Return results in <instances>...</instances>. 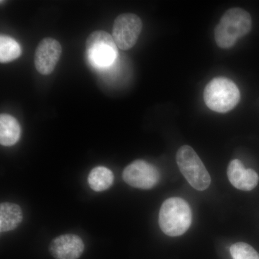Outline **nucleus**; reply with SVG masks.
I'll use <instances>...</instances> for the list:
<instances>
[{
	"instance_id": "nucleus-8",
	"label": "nucleus",
	"mask_w": 259,
	"mask_h": 259,
	"mask_svg": "<svg viewBox=\"0 0 259 259\" xmlns=\"http://www.w3.org/2000/svg\"><path fill=\"white\" fill-rule=\"evenodd\" d=\"M62 48L60 42L52 37H46L39 42L35 53V68L40 74L49 75L55 69L60 59Z\"/></svg>"
},
{
	"instance_id": "nucleus-2",
	"label": "nucleus",
	"mask_w": 259,
	"mask_h": 259,
	"mask_svg": "<svg viewBox=\"0 0 259 259\" xmlns=\"http://www.w3.org/2000/svg\"><path fill=\"white\" fill-rule=\"evenodd\" d=\"M192 219V210L185 199L171 197L162 204L158 223L164 234L176 237L182 236L187 231Z\"/></svg>"
},
{
	"instance_id": "nucleus-4",
	"label": "nucleus",
	"mask_w": 259,
	"mask_h": 259,
	"mask_svg": "<svg viewBox=\"0 0 259 259\" xmlns=\"http://www.w3.org/2000/svg\"><path fill=\"white\" fill-rule=\"evenodd\" d=\"M177 163L180 171L193 188L199 191L208 188L210 176L193 148L190 146H182L177 153Z\"/></svg>"
},
{
	"instance_id": "nucleus-7",
	"label": "nucleus",
	"mask_w": 259,
	"mask_h": 259,
	"mask_svg": "<svg viewBox=\"0 0 259 259\" xmlns=\"http://www.w3.org/2000/svg\"><path fill=\"white\" fill-rule=\"evenodd\" d=\"M122 178L131 187L149 190L159 182L160 173L151 163L144 160H136L124 169Z\"/></svg>"
},
{
	"instance_id": "nucleus-5",
	"label": "nucleus",
	"mask_w": 259,
	"mask_h": 259,
	"mask_svg": "<svg viewBox=\"0 0 259 259\" xmlns=\"http://www.w3.org/2000/svg\"><path fill=\"white\" fill-rule=\"evenodd\" d=\"M89 59L95 66L107 67L117 58V51L113 37L108 32L97 30L92 32L86 40Z\"/></svg>"
},
{
	"instance_id": "nucleus-15",
	"label": "nucleus",
	"mask_w": 259,
	"mask_h": 259,
	"mask_svg": "<svg viewBox=\"0 0 259 259\" xmlns=\"http://www.w3.org/2000/svg\"><path fill=\"white\" fill-rule=\"evenodd\" d=\"M233 259H259V253L247 243L239 242L231 245L230 248Z\"/></svg>"
},
{
	"instance_id": "nucleus-3",
	"label": "nucleus",
	"mask_w": 259,
	"mask_h": 259,
	"mask_svg": "<svg viewBox=\"0 0 259 259\" xmlns=\"http://www.w3.org/2000/svg\"><path fill=\"white\" fill-rule=\"evenodd\" d=\"M241 94L236 83L226 77L211 80L204 91L206 105L213 111L224 113L238 105Z\"/></svg>"
},
{
	"instance_id": "nucleus-1",
	"label": "nucleus",
	"mask_w": 259,
	"mask_h": 259,
	"mask_svg": "<svg viewBox=\"0 0 259 259\" xmlns=\"http://www.w3.org/2000/svg\"><path fill=\"white\" fill-rule=\"evenodd\" d=\"M251 17L241 8H232L223 15L214 29V38L218 47L229 49L240 37L245 36L251 30Z\"/></svg>"
},
{
	"instance_id": "nucleus-11",
	"label": "nucleus",
	"mask_w": 259,
	"mask_h": 259,
	"mask_svg": "<svg viewBox=\"0 0 259 259\" xmlns=\"http://www.w3.org/2000/svg\"><path fill=\"white\" fill-rule=\"evenodd\" d=\"M21 135V127L14 117L8 114L0 115V144L2 146H14Z\"/></svg>"
},
{
	"instance_id": "nucleus-12",
	"label": "nucleus",
	"mask_w": 259,
	"mask_h": 259,
	"mask_svg": "<svg viewBox=\"0 0 259 259\" xmlns=\"http://www.w3.org/2000/svg\"><path fill=\"white\" fill-rule=\"evenodd\" d=\"M23 214L20 206L10 202L0 205V231L1 233L16 229L23 221Z\"/></svg>"
},
{
	"instance_id": "nucleus-13",
	"label": "nucleus",
	"mask_w": 259,
	"mask_h": 259,
	"mask_svg": "<svg viewBox=\"0 0 259 259\" xmlns=\"http://www.w3.org/2000/svg\"><path fill=\"white\" fill-rule=\"evenodd\" d=\"M113 182V173L105 166L95 167L88 177L89 185L95 192H103L108 190Z\"/></svg>"
},
{
	"instance_id": "nucleus-9",
	"label": "nucleus",
	"mask_w": 259,
	"mask_h": 259,
	"mask_svg": "<svg viewBox=\"0 0 259 259\" xmlns=\"http://www.w3.org/2000/svg\"><path fill=\"white\" fill-rule=\"evenodd\" d=\"M84 250V243L74 234L61 235L49 245V252L55 259H78Z\"/></svg>"
},
{
	"instance_id": "nucleus-6",
	"label": "nucleus",
	"mask_w": 259,
	"mask_h": 259,
	"mask_svg": "<svg viewBox=\"0 0 259 259\" xmlns=\"http://www.w3.org/2000/svg\"><path fill=\"white\" fill-rule=\"evenodd\" d=\"M142 28V21L138 15L125 13L117 16L112 28V37L117 47L125 51L134 47Z\"/></svg>"
},
{
	"instance_id": "nucleus-10",
	"label": "nucleus",
	"mask_w": 259,
	"mask_h": 259,
	"mask_svg": "<svg viewBox=\"0 0 259 259\" xmlns=\"http://www.w3.org/2000/svg\"><path fill=\"white\" fill-rule=\"evenodd\" d=\"M227 173L230 182L238 190L250 191L258 185V174L251 168H245L240 160L231 161Z\"/></svg>"
},
{
	"instance_id": "nucleus-14",
	"label": "nucleus",
	"mask_w": 259,
	"mask_h": 259,
	"mask_svg": "<svg viewBox=\"0 0 259 259\" xmlns=\"http://www.w3.org/2000/svg\"><path fill=\"white\" fill-rule=\"evenodd\" d=\"M20 45L13 37L6 35L0 36V62L2 64L11 62L21 55Z\"/></svg>"
}]
</instances>
